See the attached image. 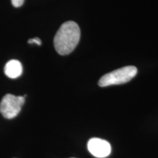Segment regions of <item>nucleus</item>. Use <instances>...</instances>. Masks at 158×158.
<instances>
[{
  "mask_svg": "<svg viewBox=\"0 0 158 158\" xmlns=\"http://www.w3.org/2000/svg\"><path fill=\"white\" fill-rule=\"evenodd\" d=\"M81 30L78 25L72 21H66L59 27L54 39V48L59 54L68 55L78 44Z\"/></svg>",
  "mask_w": 158,
  "mask_h": 158,
  "instance_id": "1",
  "label": "nucleus"
},
{
  "mask_svg": "<svg viewBox=\"0 0 158 158\" xmlns=\"http://www.w3.org/2000/svg\"><path fill=\"white\" fill-rule=\"evenodd\" d=\"M138 70L135 67H124L104 75L99 80L98 85L101 87H106L111 85L125 84L131 81L136 76Z\"/></svg>",
  "mask_w": 158,
  "mask_h": 158,
  "instance_id": "2",
  "label": "nucleus"
},
{
  "mask_svg": "<svg viewBox=\"0 0 158 158\" xmlns=\"http://www.w3.org/2000/svg\"><path fill=\"white\" fill-rule=\"evenodd\" d=\"M12 5L14 6L15 7H19L23 5L24 0H11Z\"/></svg>",
  "mask_w": 158,
  "mask_h": 158,
  "instance_id": "7",
  "label": "nucleus"
},
{
  "mask_svg": "<svg viewBox=\"0 0 158 158\" xmlns=\"http://www.w3.org/2000/svg\"><path fill=\"white\" fill-rule=\"evenodd\" d=\"M88 149L94 157L103 158L108 157L111 151L110 143L107 141L98 138H93L88 142Z\"/></svg>",
  "mask_w": 158,
  "mask_h": 158,
  "instance_id": "4",
  "label": "nucleus"
},
{
  "mask_svg": "<svg viewBox=\"0 0 158 158\" xmlns=\"http://www.w3.org/2000/svg\"><path fill=\"white\" fill-rule=\"evenodd\" d=\"M29 44H33V43H35L37 45H41L42 44V41L41 40L38 38V37H35V38H31L28 40Z\"/></svg>",
  "mask_w": 158,
  "mask_h": 158,
  "instance_id": "6",
  "label": "nucleus"
},
{
  "mask_svg": "<svg viewBox=\"0 0 158 158\" xmlns=\"http://www.w3.org/2000/svg\"><path fill=\"white\" fill-rule=\"evenodd\" d=\"M25 102L23 96L7 94L0 102V113L6 118L11 119L18 116Z\"/></svg>",
  "mask_w": 158,
  "mask_h": 158,
  "instance_id": "3",
  "label": "nucleus"
},
{
  "mask_svg": "<svg viewBox=\"0 0 158 158\" xmlns=\"http://www.w3.org/2000/svg\"><path fill=\"white\" fill-rule=\"evenodd\" d=\"M23 67L21 63L16 59H12L5 66V73L10 78H17L22 74Z\"/></svg>",
  "mask_w": 158,
  "mask_h": 158,
  "instance_id": "5",
  "label": "nucleus"
}]
</instances>
